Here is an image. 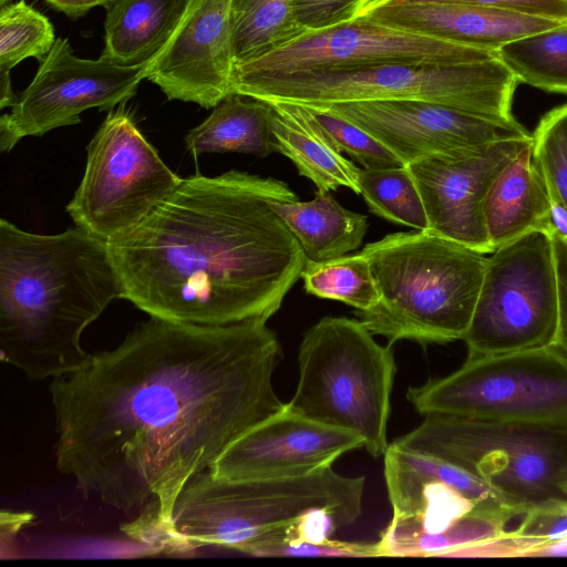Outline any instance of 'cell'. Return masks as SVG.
I'll return each instance as SVG.
<instances>
[{
	"mask_svg": "<svg viewBox=\"0 0 567 567\" xmlns=\"http://www.w3.org/2000/svg\"><path fill=\"white\" fill-rule=\"evenodd\" d=\"M281 357L261 320L206 326L151 317L114 349L51 380L56 468L177 551L178 495L241 434L280 411Z\"/></svg>",
	"mask_w": 567,
	"mask_h": 567,
	"instance_id": "1",
	"label": "cell"
},
{
	"mask_svg": "<svg viewBox=\"0 0 567 567\" xmlns=\"http://www.w3.org/2000/svg\"><path fill=\"white\" fill-rule=\"evenodd\" d=\"M272 199L298 196L279 179L236 169L183 178L142 223L107 243L121 298L176 322H267L306 262Z\"/></svg>",
	"mask_w": 567,
	"mask_h": 567,
	"instance_id": "2",
	"label": "cell"
},
{
	"mask_svg": "<svg viewBox=\"0 0 567 567\" xmlns=\"http://www.w3.org/2000/svg\"><path fill=\"white\" fill-rule=\"evenodd\" d=\"M121 295L107 241L78 226L41 235L0 219L1 359L30 380L81 369L84 330Z\"/></svg>",
	"mask_w": 567,
	"mask_h": 567,
	"instance_id": "3",
	"label": "cell"
},
{
	"mask_svg": "<svg viewBox=\"0 0 567 567\" xmlns=\"http://www.w3.org/2000/svg\"><path fill=\"white\" fill-rule=\"evenodd\" d=\"M369 261L379 301L355 311L389 344L399 340H463L481 290L487 257L430 230L395 233L360 251Z\"/></svg>",
	"mask_w": 567,
	"mask_h": 567,
	"instance_id": "4",
	"label": "cell"
},
{
	"mask_svg": "<svg viewBox=\"0 0 567 567\" xmlns=\"http://www.w3.org/2000/svg\"><path fill=\"white\" fill-rule=\"evenodd\" d=\"M364 476L328 467L287 478L219 480L194 476L175 503L173 530L179 554L219 546L249 555L267 542L289 536L315 508H328L350 525L362 513Z\"/></svg>",
	"mask_w": 567,
	"mask_h": 567,
	"instance_id": "5",
	"label": "cell"
},
{
	"mask_svg": "<svg viewBox=\"0 0 567 567\" xmlns=\"http://www.w3.org/2000/svg\"><path fill=\"white\" fill-rule=\"evenodd\" d=\"M518 83L494 58L467 63H390L290 73L233 71L231 92L302 105L417 100L509 121L515 118L512 103Z\"/></svg>",
	"mask_w": 567,
	"mask_h": 567,
	"instance_id": "6",
	"label": "cell"
},
{
	"mask_svg": "<svg viewBox=\"0 0 567 567\" xmlns=\"http://www.w3.org/2000/svg\"><path fill=\"white\" fill-rule=\"evenodd\" d=\"M358 319L324 317L298 351L299 379L288 405L320 423L361 436L369 454L388 447L395 360Z\"/></svg>",
	"mask_w": 567,
	"mask_h": 567,
	"instance_id": "7",
	"label": "cell"
},
{
	"mask_svg": "<svg viewBox=\"0 0 567 567\" xmlns=\"http://www.w3.org/2000/svg\"><path fill=\"white\" fill-rule=\"evenodd\" d=\"M424 416L420 425L393 442L467 470L523 514L543 501L567 498V430Z\"/></svg>",
	"mask_w": 567,
	"mask_h": 567,
	"instance_id": "8",
	"label": "cell"
},
{
	"mask_svg": "<svg viewBox=\"0 0 567 567\" xmlns=\"http://www.w3.org/2000/svg\"><path fill=\"white\" fill-rule=\"evenodd\" d=\"M423 415L567 430V354L556 346L466 358L406 393Z\"/></svg>",
	"mask_w": 567,
	"mask_h": 567,
	"instance_id": "9",
	"label": "cell"
},
{
	"mask_svg": "<svg viewBox=\"0 0 567 567\" xmlns=\"http://www.w3.org/2000/svg\"><path fill=\"white\" fill-rule=\"evenodd\" d=\"M560 316L551 234L533 230L486 259L468 330L467 358L554 346Z\"/></svg>",
	"mask_w": 567,
	"mask_h": 567,
	"instance_id": "10",
	"label": "cell"
},
{
	"mask_svg": "<svg viewBox=\"0 0 567 567\" xmlns=\"http://www.w3.org/2000/svg\"><path fill=\"white\" fill-rule=\"evenodd\" d=\"M182 181L122 103L90 141L82 181L65 210L75 226L109 243L142 223Z\"/></svg>",
	"mask_w": 567,
	"mask_h": 567,
	"instance_id": "11",
	"label": "cell"
},
{
	"mask_svg": "<svg viewBox=\"0 0 567 567\" xmlns=\"http://www.w3.org/2000/svg\"><path fill=\"white\" fill-rule=\"evenodd\" d=\"M148 64L81 59L66 39L58 38L11 111L0 117V151L10 152L23 137L78 124L89 109L111 111L125 103L146 79Z\"/></svg>",
	"mask_w": 567,
	"mask_h": 567,
	"instance_id": "12",
	"label": "cell"
},
{
	"mask_svg": "<svg viewBox=\"0 0 567 567\" xmlns=\"http://www.w3.org/2000/svg\"><path fill=\"white\" fill-rule=\"evenodd\" d=\"M497 58L485 51L363 17L300 38L256 60L238 64L243 73L350 70L390 63H467Z\"/></svg>",
	"mask_w": 567,
	"mask_h": 567,
	"instance_id": "13",
	"label": "cell"
},
{
	"mask_svg": "<svg viewBox=\"0 0 567 567\" xmlns=\"http://www.w3.org/2000/svg\"><path fill=\"white\" fill-rule=\"evenodd\" d=\"M320 106L363 128L404 165L434 156H457L532 134L515 118L501 121L445 104L381 100Z\"/></svg>",
	"mask_w": 567,
	"mask_h": 567,
	"instance_id": "14",
	"label": "cell"
},
{
	"mask_svg": "<svg viewBox=\"0 0 567 567\" xmlns=\"http://www.w3.org/2000/svg\"><path fill=\"white\" fill-rule=\"evenodd\" d=\"M383 456L391 522L400 526L439 534L475 508L519 512L488 483L444 458L394 442Z\"/></svg>",
	"mask_w": 567,
	"mask_h": 567,
	"instance_id": "15",
	"label": "cell"
},
{
	"mask_svg": "<svg viewBox=\"0 0 567 567\" xmlns=\"http://www.w3.org/2000/svg\"><path fill=\"white\" fill-rule=\"evenodd\" d=\"M364 447L355 433L309 419L288 403L236 439L210 465L219 480L287 478L320 472Z\"/></svg>",
	"mask_w": 567,
	"mask_h": 567,
	"instance_id": "16",
	"label": "cell"
},
{
	"mask_svg": "<svg viewBox=\"0 0 567 567\" xmlns=\"http://www.w3.org/2000/svg\"><path fill=\"white\" fill-rule=\"evenodd\" d=\"M507 140L457 156H434L405 166L421 194L427 229L483 254L489 241L484 203L489 187L503 168L530 141Z\"/></svg>",
	"mask_w": 567,
	"mask_h": 567,
	"instance_id": "17",
	"label": "cell"
},
{
	"mask_svg": "<svg viewBox=\"0 0 567 567\" xmlns=\"http://www.w3.org/2000/svg\"><path fill=\"white\" fill-rule=\"evenodd\" d=\"M231 0H189L146 79L168 100L213 109L231 92Z\"/></svg>",
	"mask_w": 567,
	"mask_h": 567,
	"instance_id": "18",
	"label": "cell"
},
{
	"mask_svg": "<svg viewBox=\"0 0 567 567\" xmlns=\"http://www.w3.org/2000/svg\"><path fill=\"white\" fill-rule=\"evenodd\" d=\"M359 17L491 52H497L503 45L517 39L566 23L544 17L466 4H390L379 0L370 2Z\"/></svg>",
	"mask_w": 567,
	"mask_h": 567,
	"instance_id": "19",
	"label": "cell"
},
{
	"mask_svg": "<svg viewBox=\"0 0 567 567\" xmlns=\"http://www.w3.org/2000/svg\"><path fill=\"white\" fill-rule=\"evenodd\" d=\"M484 220L494 249L533 230L553 234L548 190L534 161L533 140L494 179Z\"/></svg>",
	"mask_w": 567,
	"mask_h": 567,
	"instance_id": "20",
	"label": "cell"
},
{
	"mask_svg": "<svg viewBox=\"0 0 567 567\" xmlns=\"http://www.w3.org/2000/svg\"><path fill=\"white\" fill-rule=\"evenodd\" d=\"M277 152L288 157L301 176L323 192L348 187L360 194V167L342 155L309 110L297 103L271 102Z\"/></svg>",
	"mask_w": 567,
	"mask_h": 567,
	"instance_id": "21",
	"label": "cell"
},
{
	"mask_svg": "<svg viewBox=\"0 0 567 567\" xmlns=\"http://www.w3.org/2000/svg\"><path fill=\"white\" fill-rule=\"evenodd\" d=\"M270 206L310 261L339 258L358 249L369 228L365 215L344 208L330 192L317 189L308 202L272 199Z\"/></svg>",
	"mask_w": 567,
	"mask_h": 567,
	"instance_id": "22",
	"label": "cell"
},
{
	"mask_svg": "<svg viewBox=\"0 0 567 567\" xmlns=\"http://www.w3.org/2000/svg\"><path fill=\"white\" fill-rule=\"evenodd\" d=\"M269 101L229 93L185 136L186 150L200 153L237 152L266 157L277 152Z\"/></svg>",
	"mask_w": 567,
	"mask_h": 567,
	"instance_id": "23",
	"label": "cell"
},
{
	"mask_svg": "<svg viewBox=\"0 0 567 567\" xmlns=\"http://www.w3.org/2000/svg\"><path fill=\"white\" fill-rule=\"evenodd\" d=\"M189 0H118L106 9L103 58L150 63L171 38Z\"/></svg>",
	"mask_w": 567,
	"mask_h": 567,
	"instance_id": "24",
	"label": "cell"
},
{
	"mask_svg": "<svg viewBox=\"0 0 567 567\" xmlns=\"http://www.w3.org/2000/svg\"><path fill=\"white\" fill-rule=\"evenodd\" d=\"M517 516L520 515L514 509L475 508L439 534H424L390 522L377 542L379 557H445L457 548L506 534V525Z\"/></svg>",
	"mask_w": 567,
	"mask_h": 567,
	"instance_id": "25",
	"label": "cell"
},
{
	"mask_svg": "<svg viewBox=\"0 0 567 567\" xmlns=\"http://www.w3.org/2000/svg\"><path fill=\"white\" fill-rule=\"evenodd\" d=\"M235 65L261 58L308 32L296 17V0H231Z\"/></svg>",
	"mask_w": 567,
	"mask_h": 567,
	"instance_id": "26",
	"label": "cell"
},
{
	"mask_svg": "<svg viewBox=\"0 0 567 567\" xmlns=\"http://www.w3.org/2000/svg\"><path fill=\"white\" fill-rule=\"evenodd\" d=\"M496 53L518 82L567 94V23L512 41Z\"/></svg>",
	"mask_w": 567,
	"mask_h": 567,
	"instance_id": "27",
	"label": "cell"
},
{
	"mask_svg": "<svg viewBox=\"0 0 567 567\" xmlns=\"http://www.w3.org/2000/svg\"><path fill=\"white\" fill-rule=\"evenodd\" d=\"M300 277L307 293L342 301L355 311L369 310L379 301L370 264L361 252L320 262L306 260Z\"/></svg>",
	"mask_w": 567,
	"mask_h": 567,
	"instance_id": "28",
	"label": "cell"
},
{
	"mask_svg": "<svg viewBox=\"0 0 567 567\" xmlns=\"http://www.w3.org/2000/svg\"><path fill=\"white\" fill-rule=\"evenodd\" d=\"M360 194L377 216L415 230L427 229V217L417 186L406 166L360 168Z\"/></svg>",
	"mask_w": 567,
	"mask_h": 567,
	"instance_id": "29",
	"label": "cell"
},
{
	"mask_svg": "<svg viewBox=\"0 0 567 567\" xmlns=\"http://www.w3.org/2000/svg\"><path fill=\"white\" fill-rule=\"evenodd\" d=\"M55 41L50 20L25 0L0 4V73L27 58L41 63Z\"/></svg>",
	"mask_w": 567,
	"mask_h": 567,
	"instance_id": "30",
	"label": "cell"
},
{
	"mask_svg": "<svg viewBox=\"0 0 567 567\" xmlns=\"http://www.w3.org/2000/svg\"><path fill=\"white\" fill-rule=\"evenodd\" d=\"M533 135V156L549 194L567 206V103L539 121Z\"/></svg>",
	"mask_w": 567,
	"mask_h": 567,
	"instance_id": "31",
	"label": "cell"
},
{
	"mask_svg": "<svg viewBox=\"0 0 567 567\" xmlns=\"http://www.w3.org/2000/svg\"><path fill=\"white\" fill-rule=\"evenodd\" d=\"M303 106L309 110L338 150L350 155L363 168H396L405 166L390 148L358 125L320 106Z\"/></svg>",
	"mask_w": 567,
	"mask_h": 567,
	"instance_id": "32",
	"label": "cell"
},
{
	"mask_svg": "<svg viewBox=\"0 0 567 567\" xmlns=\"http://www.w3.org/2000/svg\"><path fill=\"white\" fill-rule=\"evenodd\" d=\"M250 556L282 557H379L377 543L341 542L329 539L324 543H308L279 538L255 547Z\"/></svg>",
	"mask_w": 567,
	"mask_h": 567,
	"instance_id": "33",
	"label": "cell"
},
{
	"mask_svg": "<svg viewBox=\"0 0 567 567\" xmlns=\"http://www.w3.org/2000/svg\"><path fill=\"white\" fill-rule=\"evenodd\" d=\"M512 533L542 539L545 544L567 537V498H551L529 506Z\"/></svg>",
	"mask_w": 567,
	"mask_h": 567,
	"instance_id": "34",
	"label": "cell"
},
{
	"mask_svg": "<svg viewBox=\"0 0 567 567\" xmlns=\"http://www.w3.org/2000/svg\"><path fill=\"white\" fill-rule=\"evenodd\" d=\"M373 0H296V17L307 31L327 29L357 18Z\"/></svg>",
	"mask_w": 567,
	"mask_h": 567,
	"instance_id": "35",
	"label": "cell"
},
{
	"mask_svg": "<svg viewBox=\"0 0 567 567\" xmlns=\"http://www.w3.org/2000/svg\"><path fill=\"white\" fill-rule=\"evenodd\" d=\"M383 3H455L498 9L548 19L567 23V0H379Z\"/></svg>",
	"mask_w": 567,
	"mask_h": 567,
	"instance_id": "36",
	"label": "cell"
},
{
	"mask_svg": "<svg viewBox=\"0 0 567 567\" xmlns=\"http://www.w3.org/2000/svg\"><path fill=\"white\" fill-rule=\"evenodd\" d=\"M545 545L542 539L506 534L450 551L445 557H527L534 549Z\"/></svg>",
	"mask_w": 567,
	"mask_h": 567,
	"instance_id": "37",
	"label": "cell"
},
{
	"mask_svg": "<svg viewBox=\"0 0 567 567\" xmlns=\"http://www.w3.org/2000/svg\"><path fill=\"white\" fill-rule=\"evenodd\" d=\"M559 286L560 316L555 344L567 354V241L551 234Z\"/></svg>",
	"mask_w": 567,
	"mask_h": 567,
	"instance_id": "38",
	"label": "cell"
},
{
	"mask_svg": "<svg viewBox=\"0 0 567 567\" xmlns=\"http://www.w3.org/2000/svg\"><path fill=\"white\" fill-rule=\"evenodd\" d=\"M50 8L76 19L84 16L94 7L110 8L118 0H43Z\"/></svg>",
	"mask_w": 567,
	"mask_h": 567,
	"instance_id": "39",
	"label": "cell"
},
{
	"mask_svg": "<svg viewBox=\"0 0 567 567\" xmlns=\"http://www.w3.org/2000/svg\"><path fill=\"white\" fill-rule=\"evenodd\" d=\"M34 516L30 513L23 512H1V540L12 538L19 530L32 520Z\"/></svg>",
	"mask_w": 567,
	"mask_h": 567,
	"instance_id": "40",
	"label": "cell"
},
{
	"mask_svg": "<svg viewBox=\"0 0 567 567\" xmlns=\"http://www.w3.org/2000/svg\"><path fill=\"white\" fill-rule=\"evenodd\" d=\"M550 225L553 234L567 239V206L556 195L549 194Z\"/></svg>",
	"mask_w": 567,
	"mask_h": 567,
	"instance_id": "41",
	"label": "cell"
},
{
	"mask_svg": "<svg viewBox=\"0 0 567 567\" xmlns=\"http://www.w3.org/2000/svg\"><path fill=\"white\" fill-rule=\"evenodd\" d=\"M539 556H567V537L560 540L545 544L527 555V557Z\"/></svg>",
	"mask_w": 567,
	"mask_h": 567,
	"instance_id": "42",
	"label": "cell"
},
{
	"mask_svg": "<svg viewBox=\"0 0 567 567\" xmlns=\"http://www.w3.org/2000/svg\"><path fill=\"white\" fill-rule=\"evenodd\" d=\"M17 100L11 81L10 73H0V107L12 106Z\"/></svg>",
	"mask_w": 567,
	"mask_h": 567,
	"instance_id": "43",
	"label": "cell"
},
{
	"mask_svg": "<svg viewBox=\"0 0 567 567\" xmlns=\"http://www.w3.org/2000/svg\"><path fill=\"white\" fill-rule=\"evenodd\" d=\"M566 489H567V482H566Z\"/></svg>",
	"mask_w": 567,
	"mask_h": 567,
	"instance_id": "44",
	"label": "cell"
}]
</instances>
